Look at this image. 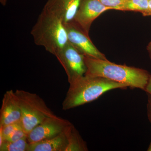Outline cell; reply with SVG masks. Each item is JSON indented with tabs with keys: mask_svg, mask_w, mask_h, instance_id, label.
<instances>
[{
	"mask_svg": "<svg viewBox=\"0 0 151 151\" xmlns=\"http://www.w3.org/2000/svg\"><path fill=\"white\" fill-rule=\"evenodd\" d=\"M84 59L87 68L85 75L104 77L144 91L148 83L150 74L145 69L89 56H85Z\"/></svg>",
	"mask_w": 151,
	"mask_h": 151,
	"instance_id": "cell-1",
	"label": "cell"
},
{
	"mask_svg": "<svg viewBox=\"0 0 151 151\" xmlns=\"http://www.w3.org/2000/svg\"><path fill=\"white\" fill-rule=\"evenodd\" d=\"M63 102L62 109L70 110L97 100L109 90L126 89L128 86L102 77L84 75L69 84Z\"/></svg>",
	"mask_w": 151,
	"mask_h": 151,
	"instance_id": "cell-2",
	"label": "cell"
},
{
	"mask_svg": "<svg viewBox=\"0 0 151 151\" xmlns=\"http://www.w3.org/2000/svg\"><path fill=\"white\" fill-rule=\"evenodd\" d=\"M35 43L55 56L68 42L65 25L54 14L43 8L31 31Z\"/></svg>",
	"mask_w": 151,
	"mask_h": 151,
	"instance_id": "cell-3",
	"label": "cell"
},
{
	"mask_svg": "<svg viewBox=\"0 0 151 151\" xmlns=\"http://www.w3.org/2000/svg\"><path fill=\"white\" fill-rule=\"evenodd\" d=\"M14 92L21 110V123L27 134L45 119L57 116L36 94L19 89Z\"/></svg>",
	"mask_w": 151,
	"mask_h": 151,
	"instance_id": "cell-4",
	"label": "cell"
},
{
	"mask_svg": "<svg viewBox=\"0 0 151 151\" xmlns=\"http://www.w3.org/2000/svg\"><path fill=\"white\" fill-rule=\"evenodd\" d=\"M67 76L69 84L85 75L87 70L84 57L69 42L55 55Z\"/></svg>",
	"mask_w": 151,
	"mask_h": 151,
	"instance_id": "cell-5",
	"label": "cell"
},
{
	"mask_svg": "<svg viewBox=\"0 0 151 151\" xmlns=\"http://www.w3.org/2000/svg\"><path fill=\"white\" fill-rule=\"evenodd\" d=\"M68 42L80 53L97 59L108 60L87 35L72 21L65 24Z\"/></svg>",
	"mask_w": 151,
	"mask_h": 151,
	"instance_id": "cell-6",
	"label": "cell"
},
{
	"mask_svg": "<svg viewBox=\"0 0 151 151\" xmlns=\"http://www.w3.org/2000/svg\"><path fill=\"white\" fill-rule=\"evenodd\" d=\"M111 10L99 0H81L72 21L87 35L89 36L93 22L105 11Z\"/></svg>",
	"mask_w": 151,
	"mask_h": 151,
	"instance_id": "cell-7",
	"label": "cell"
},
{
	"mask_svg": "<svg viewBox=\"0 0 151 151\" xmlns=\"http://www.w3.org/2000/svg\"><path fill=\"white\" fill-rule=\"evenodd\" d=\"M71 124L58 116L47 118L28 134V142L32 143L54 137L65 131Z\"/></svg>",
	"mask_w": 151,
	"mask_h": 151,
	"instance_id": "cell-8",
	"label": "cell"
},
{
	"mask_svg": "<svg viewBox=\"0 0 151 151\" xmlns=\"http://www.w3.org/2000/svg\"><path fill=\"white\" fill-rule=\"evenodd\" d=\"M22 113L18 100L13 90L4 94L0 110V127L21 123Z\"/></svg>",
	"mask_w": 151,
	"mask_h": 151,
	"instance_id": "cell-9",
	"label": "cell"
},
{
	"mask_svg": "<svg viewBox=\"0 0 151 151\" xmlns=\"http://www.w3.org/2000/svg\"><path fill=\"white\" fill-rule=\"evenodd\" d=\"M81 0H47L43 8L59 18L64 24L73 20Z\"/></svg>",
	"mask_w": 151,
	"mask_h": 151,
	"instance_id": "cell-10",
	"label": "cell"
},
{
	"mask_svg": "<svg viewBox=\"0 0 151 151\" xmlns=\"http://www.w3.org/2000/svg\"><path fill=\"white\" fill-rule=\"evenodd\" d=\"M65 130L54 137L29 143L27 151H65L67 145Z\"/></svg>",
	"mask_w": 151,
	"mask_h": 151,
	"instance_id": "cell-11",
	"label": "cell"
},
{
	"mask_svg": "<svg viewBox=\"0 0 151 151\" xmlns=\"http://www.w3.org/2000/svg\"><path fill=\"white\" fill-rule=\"evenodd\" d=\"M67 145L65 151H87L89 150L86 143L81 137L79 132L71 124L65 130Z\"/></svg>",
	"mask_w": 151,
	"mask_h": 151,
	"instance_id": "cell-12",
	"label": "cell"
},
{
	"mask_svg": "<svg viewBox=\"0 0 151 151\" xmlns=\"http://www.w3.org/2000/svg\"><path fill=\"white\" fill-rule=\"evenodd\" d=\"M117 10L139 12L143 16H148L149 0H127Z\"/></svg>",
	"mask_w": 151,
	"mask_h": 151,
	"instance_id": "cell-13",
	"label": "cell"
},
{
	"mask_svg": "<svg viewBox=\"0 0 151 151\" xmlns=\"http://www.w3.org/2000/svg\"><path fill=\"white\" fill-rule=\"evenodd\" d=\"M29 145L27 137L14 142L5 141L0 145V151H27Z\"/></svg>",
	"mask_w": 151,
	"mask_h": 151,
	"instance_id": "cell-14",
	"label": "cell"
},
{
	"mask_svg": "<svg viewBox=\"0 0 151 151\" xmlns=\"http://www.w3.org/2000/svg\"><path fill=\"white\" fill-rule=\"evenodd\" d=\"M27 137V133L24 131L22 124H21L10 135L6 138L5 141L14 142Z\"/></svg>",
	"mask_w": 151,
	"mask_h": 151,
	"instance_id": "cell-15",
	"label": "cell"
},
{
	"mask_svg": "<svg viewBox=\"0 0 151 151\" xmlns=\"http://www.w3.org/2000/svg\"><path fill=\"white\" fill-rule=\"evenodd\" d=\"M105 6L111 10H116L123 5L127 0H99Z\"/></svg>",
	"mask_w": 151,
	"mask_h": 151,
	"instance_id": "cell-16",
	"label": "cell"
},
{
	"mask_svg": "<svg viewBox=\"0 0 151 151\" xmlns=\"http://www.w3.org/2000/svg\"><path fill=\"white\" fill-rule=\"evenodd\" d=\"M147 94V115L148 119L150 122L151 123V95Z\"/></svg>",
	"mask_w": 151,
	"mask_h": 151,
	"instance_id": "cell-17",
	"label": "cell"
},
{
	"mask_svg": "<svg viewBox=\"0 0 151 151\" xmlns=\"http://www.w3.org/2000/svg\"><path fill=\"white\" fill-rule=\"evenodd\" d=\"M145 92H147V94H150L151 95V75H150V78L148 83L147 85L145 90Z\"/></svg>",
	"mask_w": 151,
	"mask_h": 151,
	"instance_id": "cell-18",
	"label": "cell"
},
{
	"mask_svg": "<svg viewBox=\"0 0 151 151\" xmlns=\"http://www.w3.org/2000/svg\"><path fill=\"white\" fill-rule=\"evenodd\" d=\"M147 50L148 52L149 55L151 60V41L149 42L147 47Z\"/></svg>",
	"mask_w": 151,
	"mask_h": 151,
	"instance_id": "cell-19",
	"label": "cell"
},
{
	"mask_svg": "<svg viewBox=\"0 0 151 151\" xmlns=\"http://www.w3.org/2000/svg\"><path fill=\"white\" fill-rule=\"evenodd\" d=\"M148 16L151 17V0H149V10Z\"/></svg>",
	"mask_w": 151,
	"mask_h": 151,
	"instance_id": "cell-20",
	"label": "cell"
},
{
	"mask_svg": "<svg viewBox=\"0 0 151 151\" xmlns=\"http://www.w3.org/2000/svg\"><path fill=\"white\" fill-rule=\"evenodd\" d=\"M7 0H0V3L2 5L5 6L6 4Z\"/></svg>",
	"mask_w": 151,
	"mask_h": 151,
	"instance_id": "cell-21",
	"label": "cell"
},
{
	"mask_svg": "<svg viewBox=\"0 0 151 151\" xmlns=\"http://www.w3.org/2000/svg\"><path fill=\"white\" fill-rule=\"evenodd\" d=\"M148 151H151V142L150 143V145H149L148 148L147 150Z\"/></svg>",
	"mask_w": 151,
	"mask_h": 151,
	"instance_id": "cell-22",
	"label": "cell"
}]
</instances>
